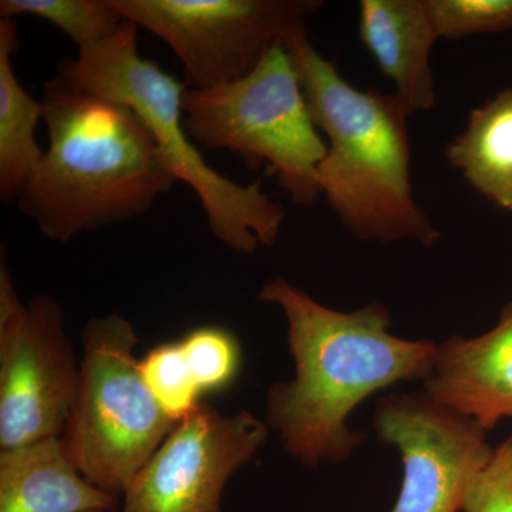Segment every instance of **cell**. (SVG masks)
Returning <instances> with one entry per match:
<instances>
[{"instance_id":"1","label":"cell","mask_w":512,"mask_h":512,"mask_svg":"<svg viewBox=\"0 0 512 512\" xmlns=\"http://www.w3.org/2000/svg\"><path fill=\"white\" fill-rule=\"evenodd\" d=\"M258 299L285 313L296 369L269 387L265 421L303 466L348 461L365 440L348 426L353 410L380 390L433 373L439 346L390 333L382 303L333 311L284 278L265 282Z\"/></svg>"},{"instance_id":"2","label":"cell","mask_w":512,"mask_h":512,"mask_svg":"<svg viewBox=\"0 0 512 512\" xmlns=\"http://www.w3.org/2000/svg\"><path fill=\"white\" fill-rule=\"evenodd\" d=\"M42 101L49 144L16 201L47 238L67 242L133 220L177 183L130 107L56 79Z\"/></svg>"},{"instance_id":"3","label":"cell","mask_w":512,"mask_h":512,"mask_svg":"<svg viewBox=\"0 0 512 512\" xmlns=\"http://www.w3.org/2000/svg\"><path fill=\"white\" fill-rule=\"evenodd\" d=\"M284 43L313 123L329 141L319 184L340 224L362 241L436 244L439 229L413 198L410 114L399 97L346 82L306 30Z\"/></svg>"},{"instance_id":"4","label":"cell","mask_w":512,"mask_h":512,"mask_svg":"<svg viewBox=\"0 0 512 512\" xmlns=\"http://www.w3.org/2000/svg\"><path fill=\"white\" fill-rule=\"evenodd\" d=\"M137 29L136 23L124 19L111 39L64 60L57 82L136 111L156 138L165 167L194 190L212 235L225 247L245 255L261 245L272 247L284 225V205L272 200L259 181L235 183L204 160L184 127L187 86L140 56Z\"/></svg>"},{"instance_id":"5","label":"cell","mask_w":512,"mask_h":512,"mask_svg":"<svg viewBox=\"0 0 512 512\" xmlns=\"http://www.w3.org/2000/svg\"><path fill=\"white\" fill-rule=\"evenodd\" d=\"M184 127L194 143L228 150L252 170L268 163L293 204L311 207L322 190L328 151L285 43H276L247 76L214 89H187Z\"/></svg>"},{"instance_id":"6","label":"cell","mask_w":512,"mask_h":512,"mask_svg":"<svg viewBox=\"0 0 512 512\" xmlns=\"http://www.w3.org/2000/svg\"><path fill=\"white\" fill-rule=\"evenodd\" d=\"M138 342L133 323L120 313L86 323L79 383L62 436L86 480L120 500L177 424L144 383L134 355Z\"/></svg>"},{"instance_id":"7","label":"cell","mask_w":512,"mask_h":512,"mask_svg":"<svg viewBox=\"0 0 512 512\" xmlns=\"http://www.w3.org/2000/svg\"><path fill=\"white\" fill-rule=\"evenodd\" d=\"M183 63L187 89L237 82L276 43L306 30L322 0H111Z\"/></svg>"},{"instance_id":"8","label":"cell","mask_w":512,"mask_h":512,"mask_svg":"<svg viewBox=\"0 0 512 512\" xmlns=\"http://www.w3.org/2000/svg\"><path fill=\"white\" fill-rule=\"evenodd\" d=\"M79 372L62 306L50 296L20 301L2 248L0 450L62 437Z\"/></svg>"},{"instance_id":"9","label":"cell","mask_w":512,"mask_h":512,"mask_svg":"<svg viewBox=\"0 0 512 512\" xmlns=\"http://www.w3.org/2000/svg\"><path fill=\"white\" fill-rule=\"evenodd\" d=\"M375 429L402 456V488L390 512L463 511L471 485L493 456L477 421L426 392L379 399Z\"/></svg>"},{"instance_id":"10","label":"cell","mask_w":512,"mask_h":512,"mask_svg":"<svg viewBox=\"0 0 512 512\" xmlns=\"http://www.w3.org/2000/svg\"><path fill=\"white\" fill-rule=\"evenodd\" d=\"M268 424L210 404L178 421L121 498V512H222L232 476L264 446Z\"/></svg>"},{"instance_id":"11","label":"cell","mask_w":512,"mask_h":512,"mask_svg":"<svg viewBox=\"0 0 512 512\" xmlns=\"http://www.w3.org/2000/svg\"><path fill=\"white\" fill-rule=\"evenodd\" d=\"M424 392L477 421L485 431L512 419V302L484 335L454 336L439 346Z\"/></svg>"},{"instance_id":"12","label":"cell","mask_w":512,"mask_h":512,"mask_svg":"<svg viewBox=\"0 0 512 512\" xmlns=\"http://www.w3.org/2000/svg\"><path fill=\"white\" fill-rule=\"evenodd\" d=\"M359 36L409 114L433 109L430 53L439 35L426 0H362Z\"/></svg>"},{"instance_id":"13","label":"cell","mask_w":512,"mask_h":512,"mask_svg":"<svg viewBox=\"0 0 512 512\" xmlns=\"http://www.w3.org/2000/svg\"><path fill=\"white\" fill-rule=\"evenodd\" d=\"M119 504L77 470L62 437L0 450V512H116Z\"/></svg>"},{"instance_id":"14","label":"cell","mask_w":512,"mask_h":512,"mask_svg":"<svg viewBox=\"0 0 512 512\" xmlns=\"http://www.w3.org/2000/svg\"><path fill=\"white\" fill-rule=\"evenodd\" d=\"M446 156L474 190L512 212V89L471 110Z\"/></svg>"},{"instance_id":"15","label":"cell","mask_w":512,"mask_h":512,"mask_svg":"<svg viewBox=\"0 0 512 512\" xmlns=\"http://www.w3.org/2000/svg\"><path fill=\"white\" fill-rule=\"evenodd\" d=\"M15 19L0 18V198L18 200L30 175L45 156L36 140V128L45 119V104L19 82L12 66L18 52Z\"/></svg>"},{"instance_id":"16","label":"cell","mask_w":512,"mask_h":512,"mask_svg":"<svg viewBox=\"0 0 512 512\" xmlns=\"http://www.w3.org/2000/svg\"><path fill=\"white\" fill-rule=\"evenodd\" d=\"M22 15L53 23L79 46V50L100 45L111 39L123 25L124 18L111 0H2L0 18Z\"/></svg>"},{"instance_id":"17","label":"cell","mask_w":512,"mask_h":512,"mask_svg":"<svg viewBox=\"0 0 512 512\" xmlns=\"http://www.w3.org/2000/svg\"><path fill=\"white\" fill-rule=\"evenodd\" d=\"M141 376L161 410L174 423L200 407L201 389L192 376L180 342L156 346L140 360Z\"/></svg>"},{"instance_id":"18","label":"cell","mask_w":512,"mask_h":512,"mask_svg":"<svg viewBox=\"0 0 512 512\" xmlns=\"http://www.w3.org/2000/svg\"><path fill=\"white\" fill-rule=\"evenodd\" d=\"M180 345L202 393L224 389L237 376L241 350L228 330L217 326L194 329Z\"/></svg>"},{"instance_id":"19","label":"cell","mask_w":512,"mask_h":512,"mask_svg":"<svg viewBox=\"0 0 512 512\" xmlns=\"http://www.w3.org/2000/svg\"><path fill=\"white\" fill-rule=\"evenodd\" d=\"M426 6L439 39L512 30V0H426Z\"/></svg>"},{"instance_id":"20","label":"cell","mask_w":512,"mask_h":512,"mask_svg":"<svg viewBox=\"0 0 512 512\" xmlns=\"http://www.w3.org/2000/svg\"><path fill=\"white\" fill-rule=\"evenodd\" d=\"M464 512H512V431L468 491Z\"/></svg>"}]
</instances>
